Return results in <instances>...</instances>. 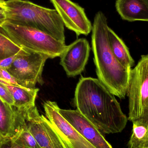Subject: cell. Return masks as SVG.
<instances>
[{"label": "cell", "mask_w": 148, "mask_h": 148, "mask_svg": "<svg viewBox=\"0 0 148 148\" xmlns=\"http://www.w3.org/2000/svg\"><path fill=\"white\" fill-rule=\"evenodd\" d=\"M21 49L0 30V60L16 54Z\"/></svg>", "instance_id": "obj_17"}, {"label": "cell", "mask_w": 148, "mask_h": 148, "mask_svg": "<svg viewBox=\"0 0 148 148\" xmlns=\"http://www.w3.org/2000/svg\"><path fill=\"white\" fill-rule=\"evenodd\" d=\"M109 41L111 51L116 60L123 66L131 68L135 65L128 48L124 42L109 27L108 29Z\"/></svg>", "instance_id": "obj_15"}, {"label": "cell", "mask_w": 148, "mask_h": 148, "mask_svg": "<svg viewBox=\"0 0 148 148\" xmlns=\"http://www.w3.org/2000/svg\"><path fill=\"white\" fill-rule=\"evenodd\" d=\"M90 48L85 38H80L67 46L61 55L60 64L69 77H73L83 72L89 57Z\"/></svg>", "instance_id": "obj_10"}, {"label": "cell", "mask_w": 148, "mask_h": 148, "mask_svg": "<svg viewBox=\"0 0 148 148\" xmlns=\"http://www.w3.org/2000/svg\"><path fill=\"white\" fill-rule=\"evenodd\" d=\"M115 6L123 20L148 22V4L146 0H116Z\"/></svg>", "instance_id": "obj_12"}, {"label": "cell", "mask_w": 148, "mask_h": 148, "mask_svg": "<svg viewBox=\"0 0 148 148\" xmlns=\"http://www.w3.org/2000/svg\"><path fill=\"white\" fill-rule=\"evenodd\" d=\"M29 132L41 148H67L50 121L35 105L20 108Z\"/></svg>", "instance_id": "obj_7"}, {"label": "cell", "mask_w": 148, "mask_h": 148, "mask_svg": "<svg viewBox=\"0 0 148 148\" xmlns=\"http://www.w3.org/2000/svg\"><path fill=\"white\" fill-rule=\"evenodd\" d=\"M6 21L40 30L65 43V27L55 9L27 0L6 1Z\"/></svg>", "instance_id": "obj_3"}, {"label": "cell", "mask_w": 148, "mask_h": 148, "mask_svg": "<svg viewBox=\"0 0 148 148\" xmlns=\"http://www.w3.org/2000/svg\"><path fill=\"white\" fill-rule=\"evenodd\" d=\"M48 59L44 54L21 47L7 71L15 77L19 86L35 88L36 84H43L42 72Z\"/></svg>", "instance_id": "obj_6"}, {"label": "cell", "mask_w": 148, "mask_h": 148, "mask_svg": "<svg viewBox=\"0 0 148 148\" xmlns=\"http://www.w3.org/2000/svg\"><path fill=\"white\" fill-rule=\"evenodd\" d=\"M59 14L64 26L77 36H87L92 31V24L84 8L71 0H49Z\"/></svg>", "instance_id": "obj_9"}, {"label": "cell", "mask_w": 148, "mask_h": 148, "mask_svg": "<svg viewBox=\"0 0 148 148\" xmlns=\"http://www.w3.org/2000/svg\"><path fill=\"white\" fill-rule=\"evenodd\" d=\"M133 130L128 148H148V121L139 119L132 122Z\"/></svg>", "instance_id": "obj_16"}, {"label": "cell", "mask_w": 148, "mask_h": 148, "mask_svg": "<svg viewBox=\"0 0 148 148\" xmlns=\"http://www.w3.org/2000/svg\"><path fill=\"white\" fill-rule=\"evenodd\" d=\"M62 116L89 143L95 148H113L102 134L77 110L59 108Z\"/></svg>", "instance_id": "obj_11"}, {"label": "cell", "mask_w": 148, "mask_h": 148, "mask_svg": "<svg viewBox=\"0 0 148 148\" xmlns=\"http://www.w3.org/2000/svg\"><path fill=\"white\" fill-rule=\"evenodd\" d=\"M0 30L20 47L44 54L49 59L60 57L67 46L45 32L8 21L0 27Z\"/></svg>", "instance_id": "obj_4"}, {"label": "cell", "mask_w": 148, "mask_h": 148, "mask_svg": "<svg viewBox=\"0 0 148 148\" xmlns=\"http://www.w3.org/2000/svg\"><path fill=\"white\" fill-rule=\"evenodd\" d=\"M43 106L46 117L67 148H95L60 114L57 103L47 101Z\"/></svg>", "instance_id": "obj_8"}, {"label": "cell", "mask_w": 148, "mask_h": 148, "mask_svg": "<svg viewBox=\"0 0 148 148\" xmlns=\"http://www.w3.org/2000/svg\"><path fill=\"white\" fill-rule=\"evenodd\" d=\"M127 95L129 99L128 120L148 121V53L142 56L130 73Z\"/></svg>", "instance_id": "obj_5"}, {"label": "cell", "mask_w": 148, "mask_h": 148, "mask_svg": "<svg viewBox=\"0 0 148 148\" xmlns=\"http://www.w3.org/2000/svg\"><path fill=\"white\" fill-rule=\"evenodd\" d=\"M16 54L0 60V67L6 70H8L12 65V63L15 58Z\"/></svg>", "instance_id": "obj_22"}, {"label": "cell", "mask_w": 148, "mask_h": 148, "mask_svg": "<svg viewBox=\"0 0 148 148\" xmlns=\"http://www.w3.org/2000/svg\"><path fill=\"white\" fill-rule=\"evenodd\" d=\"M0 98L6 103L11 106L14 105V101L7 87L0 82Z\"/></svg>", "instance_id": "obj_18"}, {"label": "cell", "mask_w": 148, "mask_h": 148, "mask_svg": "<svg viewBox=\"0 0 148 148\" xmlns=\"http://www.w3.org/2000/svg\"><path fill=\"white\" fill-rule=\"evenodd\" d=\"M146 1H147V3L148 4V0H146Z\"/></svg>", "instance_id": "obj_24"}, {"label": "cell", "mask_w": 148, "mask_h": 148, "mask_svg": "<svg viewBox=\"0 0 148 148\" xmlns=\"http://www.w3.org/2000/svg\"><path fill=\"white\" fill-rule=\"evenodd\" d=\"M1 140H2V138H1V136H0V141Z\"/></svg>", "instance_id": "obj_23"}, {"label": "cell", "mask_w": 148, "mask_h": 148, "mask_svg": "<svg viewBox=\"0 0 148 148\" xmlns=\"http://www.w3.org/2000/svg\"><path fill=\"white\" fill-rule=\"evenodd\" d=\"M8 89L14 101V107L16 108L35 105V101L39 89L29 88L0 80Z\"/></svg>", "instance_id": "obj_14"}, {"label": "cell", "mask_w": 148, "mask_h": 148, "mask_svg": "<svg viewBox=\"0 0 148 148\" xmlns=\"http://www.w3.org/2000/svg\"><path fill=\"white\" fill-rule=\"evenodd\" d=\"M0 80L4 81L9 83L18 85L15 77L7 70L0 67Z\"/></svg>", "instance_id": "obj_19"}, {"label": "cell", "mask_w": 148, "mask_h": 148, "mask_svg": "<svg viewBox=\"0 0 148 148\" xmlns=\"http://www.w3.org/2000/svg\"><path fill=\"white\" fill-rule=\"evenodd\" d=\"M6 1L0 0V27L6 22Z\"/></svg>", "instance_id": "obj_21"}, {"label": "cell", "mask_w": 148, "mask_h": 148, "mask_svg": "<svg viewBox=\"0 0 148 148\" xmlns=\"http://www.w3.org/2000/svg\"><path fill=\"white\" fill-rule=\"evenodd\" d=\"M74 103L77 110L102 134L121 133L127 125L128 120L120 103L97 78L81 76Z\"/></svg>", "instance_id": "obj_1"}, {"label": "cell", "mask_w": 148, "mask_h": 148, "mask_svg": "<svg viewBox=\"0 0 148 148\" xmlns=\"http://www.w3.org/2000/svg\"><path fill=\"white\" fill-rule=\"evenodd\" d=\"M107 18L102 11L95 15L91 44L98 79L120 99H125L129 84L131 68L123 66L113 54L109 41Z\"/></svg>", "instance_id": "obj_2"}, {"label": "cell", "mask_w": 148, "mask_h": 148, "mask_svg": "<svg viewBox=\"0 0 148 148\" xmlns=\"http://www.w3.org/2000/svg\"><path fill=\"white\" fill-rule=\"evenodd\" d=\"M0 148H26L20 146L12 139H6L0 141Z\"/></svg>", "instance_id": "obj_20"}, {"label": "cell", "mask_w": 148, "mask_h": 148, "mask_svg": "<svg viewBox=\"0 0 148 148\" xmlns=\"http://www.w3.org/2000/svg\"><path fill=\"white\" fill-rule=\"evenodd\" d=\"M19 128L14 106L0 98V136L2 140L12 139Z\"/></svg>", "instance_id": "obj_13"}]
</instances>
